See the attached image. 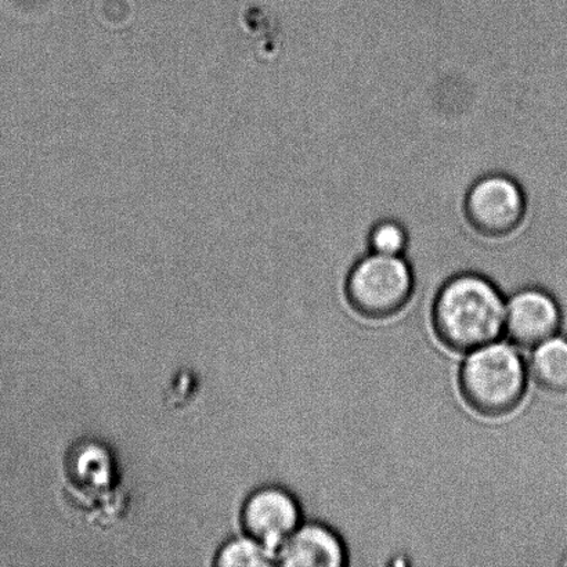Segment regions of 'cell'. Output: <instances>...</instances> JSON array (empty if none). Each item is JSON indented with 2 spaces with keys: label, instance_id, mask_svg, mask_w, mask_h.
Here are the masks:
<instances>
[{
  "label": "cell",
  "instance_id": "6da1fadb",
  "mask_svg": "<svg viewBox=\"0 0 567 567\" xmlns=\"http://www.w3.org/2000/svg\"><path fill=\"white\" fill-rule=\"evenodd\" d=\"M505 306L502 291L487 277L454 276L443 284L433 300V330L444 347L470 353L502 338Z\"/></svg>",
  "mask_w": 567,
  "mask_h": 567
},
{
  "label": "cell",
  "instance_id": "7a4b0ae2",
  "mask_svg": "<svg viewBox=\"0 0 567 567\" xmlns=\"http://www.w3.org/2000/svg\"><path fill=\"white\" fill-rule=\"evenodd\" d=\"M527 380L529 371L518 348L496 341L468 353L461 365L458 385L470 409L498 419L519 408Z\"/></svg>",
  "mask_w": 567,
  "mask_h": 567
},
{
  "label": "cell",
  "instance_id": "3957f363",
  "mask_svg": "<svg viewBox=\"0 0 567 567\" xmlns=\"http://www.w3.org/2000/svg\"><path fill=\"white\" fill-rule=\"evenodd\" d=\"M414 292V274L404 257L370 252L353 265L344 293L355 313L369 320H385L409 305Z\"/></svg>",
  "mask_w": 567,
  "mask_h": 567
},
{
  "label": "cell",
  "instance_id": "277c9868",
  "mask_svg": "<svg viewBox=\"0 0 567 567\" xmlns=\"http://www.w3.org/2000/svg\"><path fill=\"white\" fill-rule=\"evenodd\" d=\"M527 199L524 188L508 175L480 177L466 190L464 213L477 235L505 238L524 224Z\"/></svg>",
  "mask_w": 567,
  "mask_h": 567
},
{
  "label": "cell",
  "instance_id": "5b68a950",
  "mask_svg": "<svg viewBox=\"0 0 567 567\" xmlns=\"http://www.w3.org/2000/svg\"><path fill=\"white\" fill-rule=\"evenodd\" d=\"M300 524H302V511L298 499L286 488L277 486L258 488L244 502L241 509L244 533L275 555Z\"/></svg>",
  "mask_w": 567,
  "mask_h": 567
},
{
  "label": "cell",
  "instance_id": "8992f818",
  "mask_svg": "<svg viewBox=\"0 0 567 567\" xmlns=\"http://www.w3.org/2000/svg\"><path fill=\"white\" fill-rule=\"evenodd\" d=\"M559 327L558 305L542 289H520L505 306L504 333L516 348L535 349L557 336Z\"/></svg>",
  "mask_w": 567,
  "mask_h": 567
},
{
  "label": "cell",
  "instance_id": "52a82bcc",
  "mask_svg": "<svg viewBox=\"0 0 567 567\" xmlns=\"http://www.w3.org/2000/svg\"><path fill=\"white\" fill-rule=\"evenodd\" d=\"M347 563L342 538L317 522L300 524L276 554V564L287 567H342Z\"/></svg>",
  "mask_w": 567,
  "mask_h": 567
},
{
  "label": "cell",
  "instance_id": "ba28073f",
  "mask_svg": "<svg viewBox=\"0 0 567 567\" xmlns=\"http://www.w3.org/2000/svg\"><path fill=\"white\" fill-rule=\"evenodd\" d=\"M115 465L107 449L96 443L80 444L66 460V476L81 492H102L113 487Z\"/></svg>",
  "mask_w": 567,
  "mask_h": 567
},
{
  "label": "cell",
  "instance_id": "9c48e42d",
  "mask_svg": "<svg viewBox=\"0 0 567 567\" xmlns=\"http://www.w3.org/2000/svg\"><path fill=\"white\" fill-rule=\"evenodd\" d=\"M527 371L544 391L567 393V341L557 336L533 349Z\"/></svg>",
  "mask_w": 567,
  "mask_h": 567
},
{
  "label": "cell",
  "instance_id": "30bf717a",
  "mask_svg": "<svg viewBox=\"0 0 567 567\" xmlns=\"http://www.w3.org/2000/svg\"><path fill=\"white\" fill-rule=\"evenodd\" d=\"M215 565L221 567L271 566L276 565V555L251 537L244 536L226 543L216 555Z\"/></svg>",
  "mask_w": 567,
  "mask_h": 567
},
{
  "label": "cell",
  "instance_id": "8fae6325",
  "mask_svg": "<svg viewBox=\"0 0 567 567\" xmlns=\"http://www.w3.org/2000/svg\"><path fill=\"white\" fill-rule=\"evenodd\" d=\"M409 243L408 229L394 219L377 221L367 237L370 252L383 255V257H404Z\"/></svg>",
  "mask_w": 567,
  "mask_h": 567
}]
</instances>
